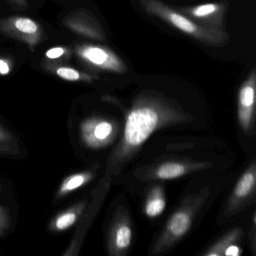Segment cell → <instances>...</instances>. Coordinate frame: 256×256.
<instances>
[{
    "label": "cell",
    "instance_id": "1",
    "mask_svg": "<svg viewBox=\"0 0 256 256\" xmlns=\"http://www.w3.org/2000/svg\"><path fill=\"white\" fill-rule=\"evenodd\" d=\"M181 118L179 112L160 98L150 96L136 98L126 118L124 137L110 158L112 172L118 173L155 130Z\"/></svg>",
    "mask_w": 256,
    "mask_h": 256
},
{
    "label": "cell",
    "instance_id": "2",
    "mask_svg": "<svg viewBox=\"0 0 256 256\" xmlns=\"http://www.w3.org/2000/svg\"><path fill=\"white\" fill-rule=\"evenodd\" d=\"M138 4L148 16L162 20L200 44L221 48L228 42L229 36L226 31L205 28L161 0H138Z\"/></svg>",
    "mask_w": 256,
    "mask_h": 256
},
{
    "label": "cell",
    "instance_id": "3",
    "mask_svg": "<svg viewBox=\"0 0 256 256\" xmlns=\"http://www.w3.org/2000/svg\"><path fill=\"white\" fill-rule=\"evenodd\" d=\"M74 52L84 66L94 71L122 74L128 70L122 58L106 46L80 43L76 44Z\"/></svg>",
    "mask_w": 256,
    "mask_h": 256
},
{
    "label": "cell",
    "instance_id": "4",
    "mask_svg": "<svg viewBox=\"0 0 256 256\" xmlns=\"http://www.w3.org/2000/svg\"><path fill=\"white\" fill-rule=\"evenodd\" d=\"M204 197V194H199L193 200L192 204L182 206L170 216L166 229L152 248V254L166 251L186 235L191 228L196 208H200Z\"/></svg>",
    "mask_w": 256,
    "mask_h": 256
},
{
    "label": "cell",
    "instance_id": "5",
    "mask_svg": "<svg viewBox=\"0 0 256 256\" xmlns=\"http://www.w3.org/2000/svg\"><path fill=\"white\" fill-rule=\"evenodd\" d=\"M0 32L28 44L30 50L34 52L44 40V29L34 19L20 16L0 18Z\"/></svg>",
    "mask_w": 256,
    "mask_h": 256
},
{
    "label": "cell",
    "instance_id": "6",
    "mask_svg": "<svg viewBox=\"0 0 256 256\" xmlns=\"http://www.w3.org/2000/svg\"><path fill=\"white\" fill-rule=\"evenodd\" d=\"M62 23L72 32L84 38L96 42L107 40L104 28L98 19L88 10L78 8L72 12L62 18Z\"/></svg>",
    "mask_w": 256,
    "mask_h": 256
},
{
    "label": "cell",
    "instance_id": "7",
    "mask_svg": "<svg viewBox=\"0 0 256 256\" xmlns=\"http://www.w3.org/2000/svg\"><path fill=\"white\" fill-rule=\"evenodd\" d=\"M228 8L227 2H208L192 6L180 7L178 11L196 23L214 30H223Z\"/></svg>",
    "mask_w": 256,
    "mask_h": 256
},
{
    "label": "cell",
    "instance_id": "8",
    "mask_svg": "<svg viewBox=\"0 0 256 256\" xmlns=\"http://www.w3.org/2000/svg\"><path fill=\"white\" fill-rule=\"evenodd\" d=\"M256 100V72L252 70L240 88L238 96V116L240 126L250 132L254 125Z\"/></svg>",
    "mask_w": 256,
    "mask_h": 256
},
{
    "label": "cell",
    "instance_id": "9",
    "mask_svg": "<svg viewBox=\"0 0 256 256\" xmlns=\"http://www.w3.org/2000/svg\"><path fill=\"white\" fill-rule=\"evenodd\" d=\"M116 132L114 124L110 120L103 118H90L80 125V138L88 148L98 149L110 144Z\"/></svg>",
    "mask_w": 256,
    "mask_h": 256
},
{
    "label": "cell",
    "instance_id": "10",
    "mask_svg": "<svg viewBox=\"0 0 256 256\" xmlns=\"http://www.w3.org/2000/svg\"><path fill=\"white\" fill-rule=\"evenodd\" d=\"M132 240V230L128 215L124 212H119L115 216L112 227L109 232V254L113 256H124L128 252Z\"/></svg>",
    "mask_w": 256,
    "mask_h": 256
},
{
    "label": "cell",
    "instance_id": "11",
    "mask_svg": "<svg viewBox=\"0 0 256 256\" xmlns=\"http://www.w3.org/2000/svg\"><path fill=\"white\" fill-rule=\"evenodd\" d=\"M256 163L246 170L240 178L233 192L228 200L226 209V216L234 215L242 208L244 203L250 198L256 190Z\"/></svg>",
    "mask_w": 256,
    "mask_h": 256
},
{
    "label": "cell",
    "instance_id": "12",
    "mask_svg": "<svg viewBox=\"0 0 256 256\" xmlns=\"http://www.w3.org/2000/svg\"><path fill=\"white\" fill-rule=\"evenodd\" d=\"M44 68L47 71L58 76L60 78L67 82L92 83L94 80L98 79L96 76L79 71L76 68L64 66L62 64H56V65L44 64Z\"/></svg>",
    "mask_w": 256,
    "mask_h": 256
},
{
    "label": "cell",
    "instance_id": "13",
    "mask_svg": "<svg viewBox=\"0 0 256 256\" xmlns=\"http://www.w3.org/2000/svg\"><path fill=\"white\" fill-rule=\"evenodd\" d=\"M86 203L77 204L72 208L61 212L55 217L50 224V229L53 232H64L70 228L78 220L85 208Z\"/></svg>",
    "mask_w": 256,
    "mask_h": 256
},
{
    "label": "cell",
    "instance_id": "14",
    "mask_svg": "<svg viewBox=\"0 0 256 256\" xmlns=\"http://www.w3.org/2000/svg\"><path fill=\"white\" fill-rule=\"evenodd\" d=\"M92 178H94V174L90 172H80V173L70 175L64 180L60 186L58 193V196L62 197L66 194H70L72 192L88 184Z\"/></svg>",
    "mask_w": 256,
    "mask_h": 256
},
{
    "label": "cell",
    "instance_id": "15",
    "mask_svg": "<svg viewBox=\"0 0 256 256\" xmlns=\"http://www.w3.org/2000/svg\"><path fill=\"white\" fill-rule=\"evenodd\" d=\"M191 166L179 162H166L157 168L154 178L160 180H172L188 173Z\"/></svg>",
    "mask_w": 256,
    "mask_h": 256
},
{
    "label": "cell",
    "instance_id": "16",
    "mask_svg": "<svg viewBox=\"0 0 256 256\" xmlns=\"http://www.w3.org/2000/svg\"><path fill=\"white\" fill-rule=\"evenodd\" d=\"M166 202L164 194L160 188L152 190L145 204V214L150 218L158 216L166 209Z\"/></svg>",
    "mask_w": 256,
    "mask_h": 256
},
{
    "label": "cell",
    "instance_id": "17",
    "mask_svg": "<svg viewBox=\"0 0 256 256\" xmlns=\"http://www.w3.org/2000/svg\"><path fill=\"white\" fill-rule=\"evenodd\" d=\"M241 234V230L236 228L232 230L230 233L226 235L223 239L220 240L218 242L212 246L209 250L208 252L205 253V256H222L224 251L229 246L234 244Z\"/></svg>",
    "mask_w": 256,
    "mask_h": 256
},
{
    "label": "cell",
    "instance_id": "18",
    "mask_svg": "<svg viewBox=\"0 0 256 256\" xmlns=\"http://www.w3.org/2000/svg\"><path fill=\"white\" fill-rule=\"evenodd\" d=\"M71 49L68 48L59 47L52 48L49 49L44 55V64L50 65H56V64H62L65 61L68 60L72 56Z\"/></svg>",
    "mask_w": 256,
    "mask_h": 256
},
{
    "label": "cell",
    "instance_id": "19",
    "mask_svg": "<svg viewBox=\"0 0 256 256\" xmlns=\"http://www.w3.org/2000/svg\"><path fill=\"white\" fill-rule=\"evenodd\" d=\"M12 144V136L0 126V152L8 150Z\"/></svg>",
    "mask_w": 256,
    "mask_h": 256
},
{
    "label": "cell",
    "instance_id": "20",
    "mask_svg": "<svg viewBox=\"0 0 256 256\" xmlns=\"http://www.w3.org/2000/svg\"><path fill=\"white\" fill-rule=\"evenodd\" d=\"M11 218L10 214L4 206H0V236H4L10 228Z\"/></svg>",
    "mask_w": 256,
    "mask_h": 256
},
{
    "label": "cell",
    "instance_id": "21",
    "mask_svg": "<svg viewBox=\"0 0 256 256\" xmlns=\"http://www.w3.org/2000/svg\"><path fill=\"white\" fill-rule=\"evenodd\" d=\"M12 70V64L10 60L5 58H0V74L7 76Z\"/></svg>",
    "mask_w": 256,
    "mask_h": 256
},
{
    "label": "cell",
    "instance_id": "22",
    "mask_svg": "<svg viewBox=\"0 0 256 256\" xmlns=\"http://www.w3.org/2000/svg\"><path fill=\"white\" fill-rule=\"evenodd\" d=\"M5 1L14 10H24L28 8V2L26 0H5Z\"/></svg>",
    "mask_w": 256,
    "mask_h": 256
},
{
    "label": "cell",
    "instance_id": "23",
    "mask_svg": "<svg viewBox=\"0 0 256 256\" xmlns=\"http://www.w3.org/2000/svg\"><path fill=\"white\" fill-rule=\"evenodd\" d=\"M241 253H242V250L238 246L232 244L226 248L224 254H226V256H240Z\"/></svg>",
    "mask_w": 256,
    "mask_h": 256
}]
</instances>
